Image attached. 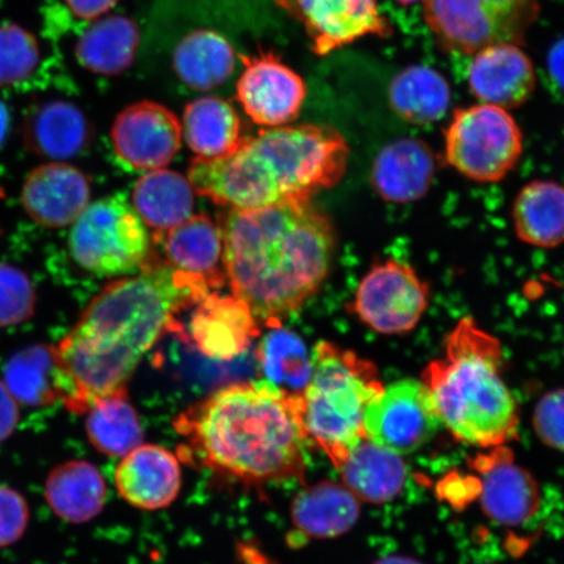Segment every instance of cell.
I'll return each instance as SVG.
<instances>
[{
  "label": "cell",
  "instance_id": "1",
  "mask_svg": "<svg viewBox=\"0 0 564 564\" xmlns=\"http://www.w3.org/2000/svg\"><path fill=\"white\" fill-rule=\"evenodd\" d=\"M212 289L151 252L139 274L111 282L89 303L76 326L56 345L67 373L70 412L126 390L148 351L183 328L176 315L199 305Z\"/></svg>",
  "mask_w": 564,
  "mask_h": 564
},
{
  "label": "cell",
  "instance_id": "2",
  "mask_svg": "<svg viewBox=\"0 0 564 564\" xmlns=\"http://www.w3.org/2000/svg\"><path fill=\"white\" fill-rule=\"evenodd\" d=\"M174 427L188 457L218 477L260 486L305 476L301 394L263 379L221 388L181 413Z\"/></svg>",
  "mask_w": 564,
  "mask_h": 564
},
{
  "label": "cell",
  "instance_id": "3",
  "mask_svg": "<svg viewBox=\"0 0 564 564\" xmlns=\"http://www.w3.org/2000/svg\"><path fill=\"white\" fill-rule=\"evenodd\" d=\"M223 232L232 295L270 327L317 292L333 262V227L308 202L231 209Z\"/></svg>",
  "mask_w": 564,
  "mask_h": 564
},
{
  "label": "cell",
  "instance_id": "4",
  "mask_svg": "<svg viewBox=\"0 0 564 564\" xmlns=\"http://www.w3.org/2000/svg\"><path fill=\"white\" fill-rule=\"evenodd\" d=\"M348 158L347 141L334 127H268L230 156L196 158L188 181L197 194L231 209L307 203L341 181Z\"/></svg>",
  "mask_w": 564,
  "mask_h": 564
},
{
  "label": "cell",
  "instance_id": "5",
  "mask_svg": "<svg viewBox=\"0 0 564 564\" xmlns=\"http://www.w3.org/2000/svg\"><path fill=\"white\" fill-rule=\"evenodd\" d=\"M444 357L422 376L442 425L458 441L500 447L517 435L518 405L502 378L503 349L471 317H464L444 344Z\"/></svg>",
  "mask_w": 564,
  "mask_h": 564
},
{
  "label": "cell",
  "instance_id": "6",
  "mask_svg": "<svg viewBox=\"0 0 564 564\" xmlns=\"http://www.w3.org/2000/svg\"><path fill=\"white\" fill-rule=\"evenodd\" d=\"M384 387L369 359L327 341L316 345L312 378L301 393L303 429L336 469L366 438V409Z\"/></svg>",
  "mask_w": 564,
  "mask_h": 564
},
{
  "label": "cell",
  "instance_id": "7",
  "mask_svg": "<svg viewBox=\"0 0 564 564\" xmlns=\"http://www.w3.org/2000/svg\"><path fill=\"white\" fill-rule=\"evenodd\" d=\"M539 0H423V19L443 52L475 55L498 45H523L540 17Z\"/></svg>",
  "mask_w": 564,
  "mask_h": 564
},
{
  "label": "cell",
  "instance_id": "8",
  "mask_svg": "<svg viewBox=\"0 0 564 564\" xmlns=\"http://www.w3.org/2000/svg\"><path fill=\"white\" fill-rule=\"evenodd\" d=\"M69 252L83 270L102 278L140 271L152 239L129 200L109 196L89 204L69 235Z\"/></svg>",
  "mask_w": 564,
  "mask_h": 564
},
{
  "label": "cell",
  "instance_id": "9",
  "mask_svg": "<svg viewBox=\"0 0 564 564\" xmlns=\"http://www.w3.org/2000/svg\"><path fill=\"white\" fill-rule=\"evenodd\" d=\"M446 160L467 178L502 181L523 153V133L510 112L489 104L457 109L444 132Z\"/></svg>",
  "mask_w": 564,
  "mask_h": 564
},
{
  "label": "cell",
  "instance_id": "10",
  "mask_svg": "<svg viewBox=\"0 0 564 564\" xmlns=\"http://www.w3.org/2000/svg\"><path fill=\"white\" fill-rule=\"evenodd\" d=\"M364 427L366 438L403 456L425 446L443 425L426 384L401 379L371 401Z\"/></svg>",
  "mask_w": 564,
  "mask_h": 564
},
{
  "label": "cell",
  "instance_id": "11",
  "mask_svg": "<svg viewBox=\"0 0 564 564\" xmlns=\"http://www.w3.org/2000/svg\"><path fill=\"white\" fill-rule=\"evenodd\" d=\"M429 306V288L411 265L387 260L372 267L358 285L352 310L382 335H404L417 326Z\"/></svg>",
  "mask_w": 564,
  "mask_h": 564
},
{
  "label": "cell",
  "instance_id": "12",
  "mask_svg": "<svg viewBox=\"0 0 564 564\" xmlns=\"http://www.w3.org/2000/svg\"><path fill=\"white\" fill-rule=\"evenodd\" d=\"M305 30L312 51L328 55L366 35L390 37V21L377 0H276Z\"/></svg>",
  "mask_w": 564,
  "mask_h": 564
},
{
  "label": "cell",
  "instance_id": "13",
  "mask_svg": "<svg viewBox=\"0 0 564 564\" xmlns=\"http://www.w3.org/2000/svg\"><path fill=\"white\" fill-rule=\"evenodd\" d=\"M182 135V124L174 112L151 101L126 108L111 130L118 159L137 172L159 171L171 164L180 151Z\"/></svg>",
  "mask_w": 564,
  "mask_h": 564
},
{
  "label": "cell",
  "instance_id": "14",
  "mask_svg": "<svg viewBox=\"0 0 564 564\" xmlns=\"http://www.w3.org/2000/svg\"><path fill=\"white\" fill-rule=\"evenodd\" d=\"M245 69L237 84V98L253 122L280 127L299 117L306 98V84L273 53L242 56Z\"/></svg>",
  "mask_w": 564,
  "mask_h": 564
},
{
  "label": "cell",
  "instance_id": "15",
  "mask_svg": "<svg viewBox=\"0 0 564 564\" xmlns=\"http://www.w3.org/2000/svg\"><path fill=\"white\" fill-rule=\"evenodd\" d=\"M258 319L242 300L221 297L210 293L196 305L188 330L178 335L195 348L216 361H230L250 348L253 338L260 334Z\"/></svg>",
  "mask_w": 564,
  "mask_h": 564
},
{
  "label": "cell",
  "instance_id": "16",
  "mask_svg": "<svg viewBox=\"0 0 564 564\" xmlns=\"http://www.w3.org/2000/svg\"><path fill=\"white\" fill-rule=\"evenodd\" d=\"M89 199L87 176L63 162L33 169L21 189V204L28 216L48 229L75 224L88 208Z\"/></svg>",
  "mask_w": 564,
  "mask_h": 564
},
{
  "label": "cell",
  "instance_id": "17",
  "mask_svg": "<svg viewBox=\"0 0 564 564\" xmlns=\"http://www.w3.org/2000/svg\"><path fill=\"white\" fill-rule=\"evenodd\" d=\"M115 481L119 496L135 509L164 510L180 496V457L158 444H140L121 458Z\"/></svg>",
  "mask_w": 564,
  "mask_h": 564
},
{
  "label": "cell",
  "instance_id": "18",
  "mask_svg": "<svg viewBox=\"0 0 564 564\" xmlns=\"http://www.w3.org/2000/svg\"><path fill=\"white\" fill-rule=\"evenodd\" d=\"M471 56L468 86L479 102L509 111L532 96L538 76L533 62L519 45H492Z\"/></svg>",
  "mask_w": 564,
  "mask_h": 564
},
{
  "label": "cell",
  "instance_id": "19",
  "mask_svg": "<svg viewBox=\"0 0 564 564\" xmlns=\"http://www.w3.org/2000/svg\"><path fill=\"white\" fill-rule=\"evenodd\" d=\"M162 260L181 272L207 282L210 289L227 282L224 262V232L206 215H196L172 230L153 235Z\"/></svg>",
  "mask_w": 564,
  "mask_h": 564
},
{
  "label": "cell",
  "instance_id": "20",
  "mask_svg": "<svg viewBox=\"0 0 564 564\" xmlns=\"http://www.w3.org/2000/svg\"><path fill=\"white\" fill-rule=\"evenodd\" d=\"M435 156L425 141L403 138L379 152L371 171V182L382 199L411 203L422 199L432 187Z\"/></svg>",
  "mask_w": 564,
  "mask_h": 564
},
{
  "label": "cell",
  "instance_id": "21",
  "mask_svg": "<svg viewBox=\"0 0 564 564\" xmlns=\"http://www.w3.org/2000/svg\"><path fill=\"white\" fill-rule=\"evenodd\" d=\"M3 382L18 403L42 408L67 403L69 380L54 345L37 344L19 350L7 361Z\"/></svg>",
  "mask_w": 564,
  "mask_h": 564
},
{
  "label": "cell",
  "instance_id": "22",
  "mask_svg": "<svg viewBox=\"0 0 564 564\" xmlns=\"http://www.w3.org/2000/svg\"><path fill=\"white\" fill-rule=\"evenodd\" d=\"M23 135L28 150L40 158L59 162L86 150L90 127L75 105L54 100L42 102L30 111Z\"/></svg>",
  "mask_w": 564,
  "mask_h": 564
},
{
  "label": "cell",
  "instance_id": "23",
  "mask_svg": "<svg viewBox=\"0 0 564 564\" xmlns=\"http://www.w3.org/2000/svg\"><path fill=\"white\" fill-rule=\"evenodd\" d=\"M44 496L56 517L69 524H86L102 512L108 488L95 464L69 460L48 474Z\"/></svg>",
  "mask_w": 564,
  "mask_h": 564
},
{
  "label": "cell",
  "instance_id": "24",
  "mask_svg": "<svg viewBox=\"0 0 564 564\" xmlns=\"http://www.w3.org/2000/svg\"><path fill=\"white\" fill-rule=\"evenodd\" d=\"M481 502L485 512L497 523L521 525L539 509V486L509 456L498 454L491 456L482 470Z\"/></svg>",
  "mask_w": 564,
  "mask_h": 564
},
{
  "label": "cell",
  "instance_id": "25",
  "mask_svg": "<svg viewBox=\"0 0 564 564\" xmlns=\"http://www.w3.org/2000/svg\"><path fill=\"white\" fill-rule=\"evenodd\" d=\"M338 470L345 488L369 503L390 502L404 489L408 479V467L401 455L368 438L352 448Z\"/></svg>",
  "mask_w": 564,
  "mask_h": 564
},
{
  "label": "cell",
  "instance_id": "26",
  "mask_svg": "<svg viewBox=\"0 0 564 564\" xmlns=\"http://www.w3.org/2000/svg\"><path fill=\"white\" fill-rule=\"evenodd\" d=\"M359 500L345 488L323 481L303 489L292 505L295 531L312 539H333L357 523Z\"/></svg>",
  "mask_w": 564,
  "mask_h": 564
},
{
  "label": "cell",
  "instance_id": "27",
  "mask_svg": "<svg viewBox=\"0 0 564 564\" xmlns=\"http://www.w3.org/2000/svg\"><path fill=\"white\" fill-rule=\"evenodd\" d=\"M182 132L188 147L204 160L230 156L245 139L236 109L223 98L212 96L186 106Z\"/></svg>",
  "mask_w": 564,
  "mask_h": 564
},
{
  "label": "cell",
  "instance_id": "28",
  "mask_svg": "<svg viewBox=\"0 0 564 564\" xmlns=\"http://www.w3.org/2000/svg\"><path fill=\"white\" fill-rule=\"evenodd\" d=\"M193 192L185 176L159 169L138 181L132 193L133 209L154 235H161L193 217Z\"/></svg>",
  "mask_w": 564,
  "mask_h": 564
},
{
  "label": "cell",
  "instance_id": "29",
  "mask_svg": "<svg viewBox=\"0 0 564 564\" xmlns=\"http://www.w3.org/2000/svg\"><path fill=\"white\" fill-rule=\"evenodd\" d=\"M388 102L403 121L426 126L441 121L451 105L449 84L438 70L414 65L400 70L388 88Z\"/></svg>",
  "mask_w": 564,
  "mask_h": 564
},
{
  "label": "cell",
  "instance_id": "30",
  "mask_svg": "<svg viewBox=\"0 0 564 564\" xmlns=\"http://www.w3.org/2000/svg\"><path fill=\"white\" fill-rule=\"evenodd\" d=\"M513 225L521 241L555 247L564 241V187L553 181H533L513 204Z\"/></svg>",
  "mask_w": 564,
  "mask_h": 564
},
{
  "label": "cell",
  "instance_id": "31",
  "mask_svg": "<svg viewBox=\"0 0 564 564\" xmlns=\"http://www.w3.org/2000/svg\"><path fill=\"white\" fill-rule=\"evenodd\" d=\"M138 25L129 18L108 17L91 24L76 44V58L98 75H119L132 65L139 46Z\"/></svg>",
  "mask_w": 564,
  "mask_h": 564
},
{
  "label": "cell",
  "instance_id": "32",
  "mask_svg": "<svg viewBox=\"0 0 564 564\" xmlns=\"http://www.w3.org/2000/svg\"><path fill=\"white\" fill-rule=\"evenodd\" d=\"M174 68L187 87L209 90L228 80L236 67L235 48L214 31L186 35L174 52Z\"/></svg>",
  "mask_w": 564,
  "mask_h": 564
},
{
  "label": "cell",
  "instance_id": "33",
  "mask_svg": "<svg viewBox=\"0 0 564 564\" xmlns=\"http://www.w3.org/2000/svg\"><path fill=\"white\" fill-rule=\"evenodd\" d=\"M86 414L87 436L98 453L122 458L143 444V429L126 390L96 401Z\"/></svg>",
  "mask_w": 564,
  "mask_h": 564
},
{
  "label": "cell",
  "instance_id": "34",
  "mask_svg": "<svg viewBox=\"0 0 564 564\" xmlns=\"http://www.w3.org/2000/svg\"><path fill=\"white\" fill-rule=\"evenodd\" d=\"M260 372L265 382L292 394H301L313 373V356L297 335L272 327L257 350Z\"/></svg>",
  "mask_w": 564,
  "mask_h": 564
},
{
  "label": "cell",
  "instance_id": "35",
  "mask_svg": "<svg viewBox=\"0 0 564 564\" xmlns=\"http://www.w3.org/2000/svg\"><path fill=\"white\" fill-rule=\"evenodd\" d=\"M39 62V42L32 33L15 24L0 25V86L26 80Z\"/></svg>",
  "mask_w": 564,
  "mask_h": 564
},
{
  "label": "cell",
  "instance_id": "36",
  "mask_svg": "<svg viewBox=\"0 0 564 564\" xmlns=\"http://www.w3.org/2000/svg\"><path fill=\"white\" fill-rule=\"evenodd\" d=\"M35 310L33 282L20 268L0 263V327L30 321Z\"/></svg>",
  "mask_w": 564,
  "mask_h": 564
},
{
  "label": "cell",
  "instance_id": "37",
  "mask_svg": "<svg viewBox=\"0 0 564 564\" xmlns=\"http://www.w3.org/2000/svg\"><path fill=\"white\" fill-rule=\"evenodd\" d=\"M30 506L23 494L0 485V549L17 544L30 525Z\"/></svg>",
  "mask_w": 564,
  "mask_h": 564
},
{
  "label": "cell",
  "instance_id": "38",
  "mask_svg": "<svg viewBox=\"0 0 564 564\" xmlns=\"http://www.w3.org/2000/svg\"><path fill=\"white\" fill-rule=\"evenodd\" d=\"M533 426L546 446L564 451V388L546 393L539 401Z\"/></svg>",
  "mask_w": 564,
  "mask_h": 564
},
{
  "label": "cell",
  "instance_id": "39",
  "mask_svg": "<svg viewBox=\"0 0 564 564\" xmlns=\"http://www.w3.org/2000/svg\"><path fill=\"white\" fill-rule=\"evenodd\" d=\"M20 422V404L0 380V443L11 438Z\"/></svg>",
  "mask_w": 564,
  "mask_h": 564
},
{
  "label": "cell",
  "instance_id": "40",
  "mask_svg": "<svg viewBox=\"0 0 564 564\" xmlns=\"http://www.w3.org/2000/svg\"><path fill=\"white\" fill-rule=\"evenodd\" d=\"M118 0H66L69 10L77 18L91 20L101 17L102 13L109 11Z\"/></svg>",
  "mask_w": 564,
  "mask_h": 564
},
{
  "label": "cell",
  "instance_id": "41",
  "mask_svg": "<svg viewBox=\"0 0 564 564\" xmlns=\"http://www.w3.org/2000/svg\"><path fill=\"white\" fill-rule=\"evenodd\" d=\"M547 68L555 86L564 94V39L550 48Z\"/></svg>",
  "mask_w": 564,
  "mask_h": 564
},
{
  "label": "cell",
  "instance_id": "42",
  "mask_svg": "<svg viewBox=\"0 0 564 564\" xmlns=\"http://www.w3.org/2000/svg\"><path fill=\"white\" fill-rule=\"evenodd\" d=\"M10 130V112L7 110L6 105L0 102V145L4 143L7 133Z\"/></svg>",
  "mask_w": 564,
  "mask_h": 564
},
{
  "label": "cell",
  "instance_id": "43",
  "mask_svg": "<svg viewBox=\"0 0 564 564\" xmlns=\"http://www.w3.org/2000/svg\"><path fill=\"white\" fill-rule=\"evenodd\" d=\"M376 564H421L417 561L412 558H406V556H388L382 561L377 562Z\"/></svg>",
  "mask_w": 564,
  "mask_h": 564
},
{
  "label": "cell",
  "instance_id": "44",
  "mask_svg": "<svg viewBox=\"0 0 564 564\" xmlns=\"http://www.w3.org/2000/svg\"><path fill=\"white\" fill-rule=\"evenodd\" d=\"M394 2L408 6V4L423 2V0H394Z\"/></svg>",
  "mask_w": 564,
  "mask_h": 564
}]
</instances>
